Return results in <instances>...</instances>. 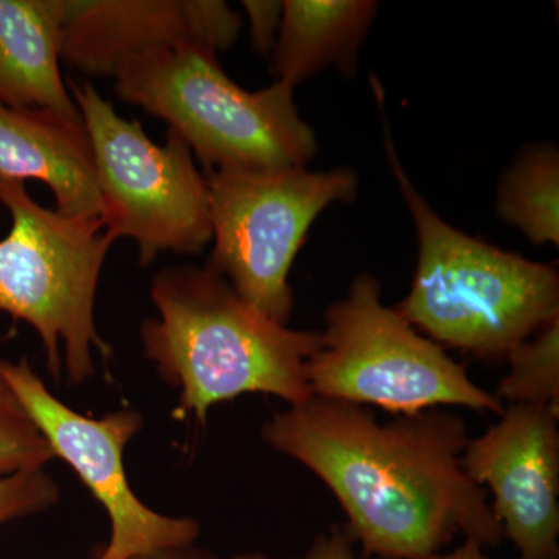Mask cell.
I'll use <instances>...</instances> for the list:
<instances>
[{
	"label": "cell",
	"instance_id": "obj_19",
	"mask_svg": "<svg viewBox=\"0 0 559 559\" xmlns=\"http://www.w3.org/2000/svg\"><path fill=\"white\" fill-rule=\"evenodd\" d=\"M242 9L248 14L250 43L253 50L264 58H271L277 44L282 25L283 2L278 0H242Z\"/></svg>",
	"mask_w": 559,
	"mask_h": 559
},
{
	"label": "cell",
	"instance_id": "obj_8",
	"mask_svg": "<svg viewBox=\"0 0 559 559\" xmlns=\"http://www.w3.org/2000/svg\"><path fill=\"white\" fill-rule=\"evenodd\" d=\"M207 175L215 241L207 266L250 307L288 325L294 260L323 210L355 200L358 175L348 167Z\"/></svg>",
	"mask_w": 559,
	"mask_h": 559
},
{
	"label": "cell",
	"instance_id": "obj_5",
	"mask_svg": "<svg viewBox=\"0 0 559 559\" xmlns=\"http://www.w3.org/2000/svg\"><path fill=\"white\" fill-rule=\"evenodd\" d=\"M11 229L0 240V312L38 334L53 381L81 385L95 373L94 349L110 347L95 325V297L116 238L100 218H69L43 207L24 180L0 175Z\"/></svg>",
	"mask_w": 559,
	"mask_h": 559
},
{
	"label": "cell",
	"instance_id": "obj_9",
	"mask_svg": "<svg viewBox=\"0 0 559 559\" xmlns=\"http://www.w3.org/2000/svg\"><path fill=\"white\" fill-rule=\"evenodd\" d=\"M0 377L49 441L55 459L75 471L108 514L110 538L95 559H132L197 544L200 522L157 513L131 488L123 452L143 428L139 411L84 417L50 392L27 358L17 362L0 358Z\"/></svg>",
	"mask_w": 559,
	"mask_h": 559
},
{
	"label": "cell",
	"instance_id": "obj_2",
	"mask_svg": "<svg viewBox=\"0 0 559 559\" xmlns=\"http://www.w3.org/2000/svg\"><path fill=\"white\" fill-rule=\"evenodd\" d=\"M150 296L159 318L140 325L143 355L179 390L180 418L204 423L215 404L242 395H271L288 406L311 399L307 362L319 349V331L266 318L207 264L165 267Z\"/></svg>",
	"mask_w": 559,
	"mask_h": 559
},
{
	"label": "cell",
	"instance_id": "obj_21",
	"mask_svg": "<svg viewBox=\"0 0 559 559\" xmlns=\"http://www.w3.org/2000/svg\"><path fill=\"white\" fill-rule=\"evenodd\" d=\"M132 559H221L207 549H201L197 544L191 546L175 547V549L154 551Z\"/></svg>",
	"mask_w": 559,
	"mask_h": 559
},
{
	"label": "cell",
	"instance_id": "obj_11",
	"mask_svg": "<svg viewBox=\"0 0 559 559\" xmlns=\"http://www.w3.org/2000/svg\"><path fill=\"white\" fill-rule=\"evenodd\" d=\"M241 28L242 17L223 0H64L61 61L86 75L116 76L150 50H229Z\"/></svg>",
	"mask_w": 559,
	"mask_h": 559
},
{
	"label": "cell",
	"instance_id": "obj_7",
	"mask_svg": "<svg viewBox=\"0 0 559 559\" xmlns=\"http://www.w3.org/2000/svg\"><path fill=\"white\" fill-rule=\"evenodd\" d=\"M69 87L90 134L105 229L135 241L142 267L162 252L201 253L212 241L210 191L187 143L168 130L157 145L94 84L70 81Z\"/></svg>",
	"mask_w": 559,
	"mask_h": 559
},
{
	"label": "cell",
	"instance_id": "obj_6",
	"mask_svg": "<svg viewBox=\"0 0 559 559\" xmlns=\"http://www.w3.org/2000/svg\"><path fill=\"white\" fill-rule=\"evenodd\" d=\"M323 320L319 349L307 362L312 396L395 415L451 406L496 415L506 409L447 349L382 301L373 275L353 280Z\"/></svg>",
	"mask_w": 559,
	"mask_h": 559
},
{
	"label": "cell",
	"instance_id": "obj_3",
	"mask_svg": "<svg viewBox=\"0 0 559 559\" xmlns=\"http://www.w3.org/2000/svg\"><path fill=\"white\" fill-rule=\"evenodd\" d=\"M373 81L390 170L411 210L418 240L409 296L396 311L441 347L479 359H506L516 345L559 318L558 271L468 237L433 212L401 165L381 84Z\"/></svg>",
	"mask_w": 559,
	"mask_h": 559
},
{
	"label": "cell",
	"instance_id": "obj_4",
	"mask_svg": "<svg viewBox=\"0 0 559 559\" xmlns=\"http://www.w3.org/2000/svg\"><path fill=\"white\" fill-rule=\"evenodd\" d=\"M114 91L167 121L207 173L307 168L318 151L290 84L277 80L266 90H242L216 51L194 44L131 58L116 73Z\"/></svg>",
	"mask_w": 559,
	"mask_h": 559
},
{
	"label": "cell",
	"instance_id": "obj_20",
	"mask_svg": "<svg viewBox=\"0 0 559 559\" xmlns=\"http://www.w3.org/2000/svg\"><path fill=\"white\" fill-rule=\"evenodd\" d=\"M355 544L347 528L333 525L316 536L305 559H359L355 554Z\"/></svg>",
	"mask_w": 559,
	"mask_h": 559
},
{
	"label": "cell",
	"instance_id": "obj_12",
	"mask_svg": "<svg viewBox=\"0 0 559 559\" xmlns=\"http://www.w3.org/2000/svg\"><path fill=\"white\" fill-rule=\"evenodd\" d=\"M0 175L46 183L62 216L100 218V191L83 119L0 102Z\"/></svg>",
	"mask_w": 559,
	"mask_h": 559
},
{
	"label": "cell",
	"instance_id": "obj_13",
	"mask_svg": "<svg viewBox=\"0 0 559 559\" xmlns=\"http://www.w3.org/2000/svg\"><path fill=\"white\" fill-rule=\"evenodd\" d=\"M64 0H0V102L81 120L60 62Z\"/></svg>",
	"mask_w": 559,
	"mask_h": 559
},
{
	"label": "cell",
	"instance_id": "obj_1",
	"mask_svg": "<svg viewBox=\"0 0 559 559\" xmlns=\"http://www.w3.org/2000/svg\"><path fill=\"white\" fill-rule=\"evenodd\" d=\"M261 439L333 492L362 559H428L457 533L489 547L506 539L487 489L463 469L471 437L454 412L381 423L369 407L311 396L272 415Z\"/></svg>",
	"mask_w": 559,
	"mask_h": 559
},
{
	"label": "cell",
	"instance_id": "obj_23",
	"mask_svg": "<svg viewBox=\"0 0 559 559\" xmlns=\"http://www.w3.org/2000/svg\"><path fill=\"white\" fill-rule=\"evenodd\" d=\"M227 559H275L267 557V555L259 554V551H252V554H240L235 555V557H230ZM280 559H297V558H280Z\"/></svg>",
	"mask_w": 559,
	"mask_h": 559
},
{
	"label": "cell",
	"instance_id": "obj_14",
	"mask_svg": "<svg viewBox=\"0 0 559 559\" xmlns=\"http://www.w3.org/2000/svg\"><path fill=\"white\" fill-rule=\"evenodd\" d=\"M378 13L371 0H286L272 51L278 81L296 87L334 66L344 75L356 72L360 44Z\"/></svg>",
	"mask_w": 559,
	"mask_h": 559
},
{
	"label": "cell",
	"instance_id": "obj_18",
	"mask_svg": "<svg viewBox=\"0 0 559 559\" xmlns=\"http://www.w3.org/2000/svg\"><path fill=\"white\" fill-rule=\"evenodd\" d=\"M61 488L46 468L0 477V525L43 513L60 502Z\"/></svg>",
	"mask_w": 559,
	"mask_h": 559
},
{
	"label": "cell",
	"instance_id": "obj_16",
	"mask_svg": "<svg viewBox=\"0 0 559 559\" xmlns=\"http://www.w3.org/2000/svg\"><path fill=\"white\" fill-rule=\"evenodd\" d=\"M506 359L510 370L495 392L503 406L528 404L559 414V318L516 345Z\"/></svg>",
	"mask_w": 559,
	"mask_h": 559
},
{
	"label": "cell",
	"instance_id": "obj_10",
	"mask_svg": "<svg viewBox=\"0 0 559 559\" xmlns=\"http://www.w3.org/2000/svg\"><path fill=\"white\" fill-rule=\"evenodd\" d=\"M558 419L547 407L509 404L462 454L520 559H559Z\"/></svg>",
	"mask_w": 559,
	"mask_h": 559
},
{
	"label": "cell",
	"instance_id": "obj_22",
	"mask_svg": "<svg viewBox=\"0 0 559 559\" xmlns=\"http://www.w3.org/2000/svg\"><path fill=\"white\" fill-rule=\"evenodd\" d=\"M428 559H489L487 555L484 554V546L477 543V540L466 539L465 544L455 549L454 551H450V554H437L433 557Z\"/></svg>",
	"mask_w": 559,
	"mask_h": 559
},
{
	"label": "cell",
	"instance_id": "obj_15",
	"mask_svg": "<svg viewBox=\"0 0 559 559\" xmlns=\"http://www.w3.org/2000/svg\"><path fill=\"white\" fill-rule=\"evenodd\" d=\"M499 218L533 245L559 242V154L551 143L527 146L503 173L496 201Z\"/></svg>",
	"mask_w": 559,
	"mask_h": 559
},
{
	"label": "cell",
	"instance_id": "obj_17",
	"mask_svg": "<svg viewBox=\"0 0 559 559\" xmlns=\"http://www.w3.org/2000/svg\"><path fill=\"white\" fill-rule=\"evenodd\" d=\"M53 459L49 441L0 377V477L46 468Z\"/></svg>",
	"mask_w": 559,
	"mask_h": 559
}]
</instances>
